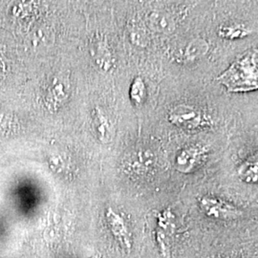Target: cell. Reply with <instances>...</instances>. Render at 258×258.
Wrapping results in <instances>:
<instances>
[{
  "label": "cell",
  "instance_id": "7",
  "mask_svg": "<svg viewBox=\"0 0 258 258\" xmlns=\"http://www.w3.org/2000/svg\"><path fill=\"white\" fill-rule=\"evenodd\" d=\"M64 80L59 79H54L49 83L47 88L46 98L47 101L57 105L60 102H63L67 99V94L65 90Z\"/></svg>",
  "mask_w": 258,
  "mask_h": 258
},
{
  "label": "cell",
  "instance_id": "4",
  "mask_svg": "<svg viewBox=\"0 0 258 258\" xmlns=\"http://www.w3.org/2000/svg\"><path fill=\"white\" fill-rule=\"evenodd\" d=\"M205 157H206L205 148L195 146V147L185 148L177 157V160H176L177 168L184 173L190 172L202 163Z\"/></svg>",
  "mask_w": 258,
  "mask_h": 258
},
{
  "label": "cell",
  "instance_id": "3",
  "mask_svg": "<svg viewBox=\"0 0 258 258\" xmlns=\"http://www.w3.org/2000/svg\"><path fill=\"white\" fill-rule=\"evenodd\" d=\"M169 120L180 127L196 128L203 122V116L201 112L188 105H178L169 113Z\"/></svg>",
  "mask_w": 258,
  "mask_h": 258
},
{
  "label": "cell",
  "instance_id": "5",
  "mask_svg": "<svg viewBox=\"0 0 258 258\" xmlns=\"http://www.w3.org/2000/svg\"><path fill=\"white\" fill-rule=\"evenodd\" d=\"M149 25L160 33H170L175 28V21L166 12L154 11L148 17Z\"/></svg>",
  "mask_w": 258,
  "mask_h": 258
},
{
  "label": "cell",
  "instance_id": "10",
  "mask_svg": "<svg viewBox=\"0 0 258 258\" xmlns=\"http://www.w3.org/2000/svg\"><path fill=\"white\" fill-rule=\"evenodd\" d=\"M130 97L132 102L135 104H141L145 101L146 98V86L142 79L137 78L131 86L130 90Z\"/></svg>",
  "mask_w": 258,
  "mask_h": 258
},
{
  "label": "cell",
  "instance_id": "9",
  "mask_svg": "<svg viewBox=\"0 0 258 258\" xmlns=\"http://www.w3.org/2000/svg\"><path fill=\"white\" fill-rule=\"evenodd\" d=\"M95 129L102 141H108L110 139L111 125L105 116L100 110L94 111Z\"/></svg>",
  "mask_w": 258,
  "mask_h": 258
},
{
  "label": "cell",
  "instance_id": "8",
  "mask_svg": "<svg viewBox=\"0 0 258 258\" xmlns=\"http://www.w3.org/2000/svg\"><path fill=\"white\" fill-rule=\"evenodd\" d=\"M250 33L248 28L240 24L225 25L219 29V36L226 39H239L249 36Z\"/></svg>",
  "mask_w": 258,
  "mask_h": 258
},
{
  "label": "cell",
  "instance_id": "2",
  "mask_svg": "<svg viewBox=\"0 0 258 258\" xmlns=\"http://www.w3.org/2000/svg\"><path fill=\"white\" fill-rule=\"evenodd\" d=\"M200 207L204 213L218 220H234L242 215L236 207L213 196H204L200 201Z\"/></svg>",
  "mask_w": 258,
  "mask_h": 258
},
{
  "label": "cell",
  "instance_id": "11",
  "mask_svg": "<svg viewBox=\"0 0 258 258\" xmlns=\"http://www.w3.org/2000/svg\"><path fill=\"white\" fill-rule=\"evenodd\" d=\"M208 51V43L202 39H195L190 42L186 48V55L189 58H196L198 56L205 55Z\"/></svg>",
  "mask_w": 258,
  "mask_h": 258
},
{
  "label": "cell",
  "instance_id": "6",
  "mask_svg": "<svg viewBox=\"0 0 258 258\" xmlns=\"http://www.w3.org/2000/svg\"><path fill=\"white\" fill-rule=\"evenodd\" d=\"M238 175L240 179L247 184H257L258 154L240 166Z\"/></svg>",
  "mask_w": 258,
  "mask_h": 258
},
{
  "label": "cell",
  "instance_id": "1",
  "mask_svg": "<svg viewBox=\"0 0 258 258\" xmlns=\"http://www.w3.org/2000/svg\"><path fill=\"white\" fill-rule=\"evenodd\" d=\"M217 81L230 92L258 89V48L249 49L232 62Z\"/></svg>",
  "mask_w": 258,
  "mask_h": 258
}]
</instances>
